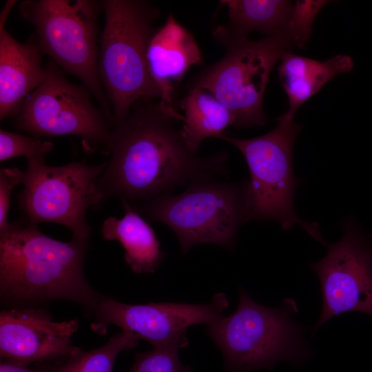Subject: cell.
Instances as JSON below:
<instances>
[{"label":"cell","mask_w":372,"mask_h":372,"mask_svg":"<svg viewBox=\"0 0 372 372\" xmlns=\"http://www.w3.org/2000/svg\"><path fill=\"white\" fill-rule=\"evenodd\" d=\"M176 121L158 101H141L114 125L110 159L96 180L105 199L117 197L134 208L179 186L224 174L227 154L192 152Z\"/></svg>","instance_id":"obj_1"},{"label":"cell","mask_w":372,"mask_h":372,"mask_svg":"<svg viewBox=\"0 0 372 372\" xmlns=\"http://www.w3.org/2000/svg\"><path fill=\"white\" fill-rule=\"evenodd\" d=\"M88 241L55 240L37 225L10 224L0 233V293L3 301L30 304L65 300L95 311L104 298L83 271Z\"/></svg>","instance_id":"obj_2"},{"label":"cell","mask_w":372,"mask_h":372,"mask_svg":"<svg viewBox=\"0 0 372 372\" xmlns=\"http://www.w3.org/2000/svg\"><path fill=\"white\" fill-rule=\"evenodd\" d=\"M105 25L100 38L99 74L114 125L141 101L161 99L148 66L147 50L159 10L141 0L101 1Z\"/></svg>","instance_id":"obj_3"},{"label":"cell","mask_w":372,"mask_h":372,"mask_svg":"<svg viewBox=\"0 0 372 372\" xmlns=\"http://www.w3.org/2000/svg\"><path fill=\"white\" fill-rule=\"evenodd\" d=\"M239 296L234 312L206 328L230 371L272 369L282 360L299 364L310 355L306 329L292 318L298 312L293 298L284 299L277 307H267L256 302L241 287Z\"/></svg>","instance_id":"obj_4"},{"label":"cell","mask_w":372,"mask_h":372,"mask_svg":"<svg viewBox=\"0 0 372 372\" xmlns=\"http://www.w3.org/2000/svg\"><path fill=\"white\" fill-rule=\"evenodd\" d=\"M213 35L225 54L196 74L187 88L212 94L231 113L234 127L265 125L263 99L269 76L282 54L296 47L291 37L283 30L252 41L233 36L226 25L218 26Z\"/></svg>","instance_id":"obj_5"},{"label":"cell","mask_w":372,"mask_h":372,"mask_svg":"<svg viewBox=\"0 0 372 372\" xmlns=\"http://www.w3.org/2000/svg\"><path fill=\"white\" fill-rule=\"evenodd\" d=\"M301 125L287 112L277 118L269 132L252 138H238L225 132L216 138L236 147L243 155L250 178L246 185L247 222L273 220L287 230L300 225L309 235L327 245L316 223L302 220L293 207L298 185L292 166V151Z\"/></svg>","instance_id":"obj_6"},{"label":"cell","mask_w":372,"mask_h":372,"mask_svg":"<svg viewBox=\"0 0 372 372\" xmlns=\"http://www.w3.org/2000/svg\"><path fill=\"white\" fill-rule=\"evenodd\" d=\"M246 185L247 180L204 178L189 183L178 194H163L132 208L169 227L183 254L203 243L232 249L240 225L247 223Z\"/></svg>","instance_id":"obj_7"},{"label":"cell","mask_w":372,"mask_h":372,"mask_svg":"<svg viewBox=\"0 0 372 372\" xmlns=\"http://www.w3.org/2000/svg\"><path fill=\"white\" fill-rule=\"evenodd\" d=\"M101 1L94 0H25L21 17L35 28L42 52L79 78L112 121L111 107L99 74L98 21Z\"/></svg>","instance_id":"obj_8"},{"label":"cell","mask_w":372,"mask_h":372,"mask_svg":"<svg viewBox=\"0 0 372 372\" xmlns=\"http://www.w3.org/2000/svg\"><path fill=\"white\" fill-rule=\"evenodd\" d=\"M107 163L87 165L73 161L51 167L43 161L28 159L19 204L29 223L59 224L72 231V238L88 241L91 226L85 214L105 199L96 180Z\"/></svg>","instance_id":"obj_9"},{"label":"cell","mask_w":372,"mask_h":372,"mask_svg":"<svg viewBox=\"0 0 372 372\" xmlns=\"http://www.w3.org/2000/svg\"><path fill=\"white\" fill-rule=\"evenodd\" d=\"M45 71L42 82L23 101L16 126L38 136H77L107 149L110 119L93 103L91 91L68 81L53 61Z\"/></svg>","instance_id":"obj_10"},{"label":"cell","mask_w":372,"mask_h":372,"mask_svg":"<svg viewBox=\"0 0 372 372\" xmlns=\"http://www.w3.org/2000/svg\"><path fill=\"white\" fill-rule=\"evenodd\" d=\"M344 235L329 244L325 256L311 263L322 296L316 332L332 318L359 311L372 317V237L351 218L342 223Z\"/></svg>","instance_id":"obj_11"},{"label":"cell","mask_w":372,"mask_h":372,"mask_svg":"<svg viewBox=\"0 0 372 372\" xmlns=\"http://www.w3.org/2000/svg\"><path fill=\"white\" fill-rule=\"evenodd\" d=\"M229 301L223 293L216 294L207 304L149 302L125 304L104 298L95 309L92 328L103 333L110 324L128 331L154 347H186L187 329L206 325L223 316Z\"/></svg>","instance_id":"obj_12"},{"label":"cell","mask_w":372,"mask_h":372,"mask_svg":"<svg viewBox=\"0 0 372 372\" xmlns=\"http://www.w3.org/2000/svg\"><path fill=\"white\" fill-rule=\"evenodd\" d=\"M77 319L54 321L36 308L4 309L0 313V356L29 365L67 358L81 350L72 338Z\"/></svg>","instance_id":"obj_13"},{"label":"cell","mask_w":372,"mask_h":372,"mask_svg":"<svg viewBox=\"0 0 372 372\" xmlns=\"http://www.w3.org/2000/svg\"><path fill=\"white\" fill-rule=\"evenodd\" d=\"M147 62L150 74L161 90V107L172 118L183 122V116L174 108L172 94L193 66L203 62L195 38L170 14L164 24L155 30L149 44Z\"/></svg>","instance_id":"obj_14"},{"label":"cell","mask_w":372,"mask_h":372,"mask_svg":"<svg viewBox=\"0 0 372 372\" xmlns=\"http://www.w3.org/2000/svg\"><path fill=\"white\" fill-rule=\"evenodd\" d=\"M17 3L8 0L0 13V119L16 116L25 97L45 77L42 52L37 42L21 43L6 29Z\"/></svg>","instance_id":"obj_15"},{"label":"cell","mask_w":372,"mask_h":372,"mask_svg":"<svg viewBox=\"0 0 372 372\" xmlns=\"http://www.w3.org/2000/svg\"><path fill=\"white\" fill-rule=\"evenodd\" d=\"M280 61L279 80L289 99L287 113L292 116L327 82L354 67L353 58L347 54H337L321 61L287 51Z\"/></svg>","instance_id":"obj_16"},{"label":"cell","mask_w":372,"mask_h":372,"mask_svg":"<svg viewBox=\"0 0 372 372\" xmlns=\"http://www.w3.org/2000/svg\"><path fill=\"white\" fill-rule=\"evenodd\" d=\"M125 215L109 217L101 227L107 240H118L125 250L124 259L135 273H152L166 258L154 229L127 203H122Z\"/></svg>","instance_id":"obj_17"},{"label":"cell","mask_w":372,"mask_h":372,"mask_svg":"<svg viewBox=\"0 0 372 372\" xmlns=\"http://www.w3.org/2000/svg\"><path fill=\"white\" fill-rule=\"evenodd\" d=\"M184 111L180 132L187 146L198 153L200 143L208 137H216L226 127L232 126L234 118L229 110L212 94L199 87L188 89L180 101Z\"/></svg>","instance_id":"obj_18"},{"label":"cell","mask_w":372,"mask_h":372,"mask_svg":"<svg viewBox=\"0 0 372 372\" xmlns=\"http://www.w3.org/2000/svg\"><path fill=\"white\" fill-rule=\"evenodd\" d=\"M220 3L227 9L228 31L240 38H247L252 32L269 36L285 30L294 4L285 0H226Z\"/></svg>","instance_id":"obj_19"},{"label":"cell","mask_w":372,"mask_h":372,"mask_svg":"<svg viewBox=\"0 0 372 372\" xmlns=\"http://www.w3.org/2000/svg\"><path fill=\"white\" fill-rule=\"evenodd\" d=\"M138 339L122 331L110 338L104 345L78 353L65 359L55 372H114L115 360L120 353L134 348Z\"/></svg>","instance_id":"obj_20"},{"label":"cell","mask_w":372,"mask_h":372,"mask_svg":"<svg viewBox=\"0 0 372 372\" xmlns=\"http://www.w3.org/2000/svg\"><path fill=\"white\" fill-rule=\"evenodd\" d=\"M54 147L53 143L43 141L37 138L23 136L20 134L0 131V161L21 156L28 159L35 158L43 161L45 155Z\"/></svg>","instance_id":"obj_21"},{"label":"cell","mask_w":372,"mask_h":372,"mask_svg":"<svg viewBox=\"0 0 372 372\" xmlns=\"http://www.w3.org/2000/svg\"><path fill=\"white\" fill-rule=\"evenodd\" d=\"M179 348L154 347L151 351L138 353L129 372H191L179 358Z\"/></svg>","instance_id":"obj_22"},{"label":"cell","mask_w":372,"mask_h":372,"mask_svg":"<svg viewBox=\"0 0 372 372\" xmlns=\"http://www.w3.org/2000/svg\"><path fill=\"white\" fill-rule=\"evenodd\" d=\"M329 1H297L286 26L296 47L303 48L309 41L315 17Z\"/></svg>","instance_id":"obj_23"},{"label":"cell","mask_w":372,"mask_h":372,"mask_svg":"<svg viewBox=\"0 0 372 372\" xmlns=\"http://www.w3.org/2000/svg\"><path fill=\"white\" fill-rule=\"evenodd\" d=\"M25 174L18 168H1L0 169V233L10 225L7 216L13 189L23 184Z\"/></svg>","instance_id":"obj_24"},{"label":"cell","mask_w":372,"mask_h":372,"mask_svg":"<svg viewBox=\"0 0 372 372\" xmlns=\"http://www.w3.org/2000/svg\"><path fill=\"white\" fill-rule=\"evenodd\" d=\"M56 365H41L37 368H29L28 364L9 360H1L0 364V372H55L58 366Z\"/></svg>","instance_id":"obj_25"}]
</instances>
